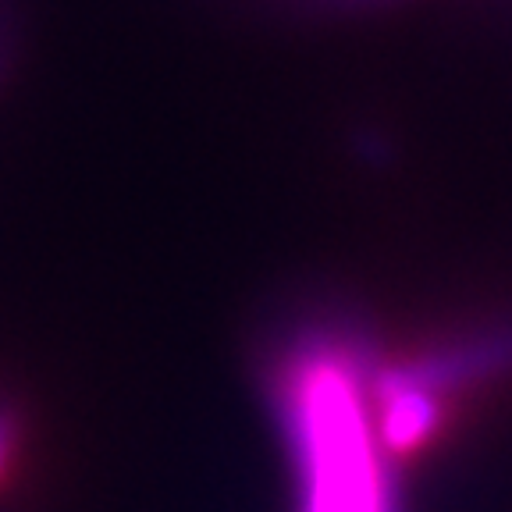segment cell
Masks as SVG:
<instances>
[{
    "instance_id": "6da1fadb",
    "label": "cell",
    "mask_w": 512,
    "mask_h": 512,
    "mask_svg": "<svg viewBox=\"0 0 512 512\" xmlns=\"http://www.w3.org/2000/svg\"><path fill=\"white\" fill-rule=\"evenodd\" d=\"M11 452H15V420H11L8 409H0V473L8 466Z\"/></svg>"
}]
</instances>
